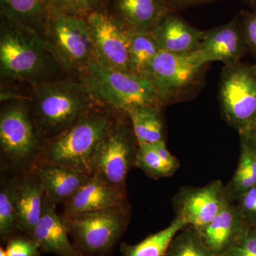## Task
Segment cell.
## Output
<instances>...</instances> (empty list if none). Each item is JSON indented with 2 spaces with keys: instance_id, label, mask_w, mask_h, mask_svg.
Segmentation results:
<instances>
[{
  "instance_id": "23",
  "label": "cell",
  "mask_w": 256,
  "mask_h": 256,
  "mask_svg": "<svg viewBox=\"0 0 256 256\" xmlns=\"http://www.w3.org/2000/svg\"><path fill=\"white\" fill-rule=\"evenodd\" d=\"M186 226L182 220L175 218L168 227L137 244H121V254L122 256H165L176 234Z\"/></svg>"
},
{
  "instance_id": "13",
  "label": "cell",
  "mask_w": 256,
  "mask_h": 256,
  "mask_svg": "<svg viewBox=\"0 0 256 256\" xmlns=\"http://www.w3.org/2000/svg\"><path fill=\"white\" fill-rule=\"evenodd\" d=\"M240 18L236 16L228 23L204 32L198 50L207 64L222 62L225 64L240 60L246 50Z\"/></svg>"
},
{
  "instance_id": "31",
  "label": "cell",
  "mask_w": 256,
  "mask_h": 256,
  "mask_svg": "<svg viewBox=\"0 0 256 256\" xmlns=\"http://www.w3.org/2000/svg\"><path fill=\"white\" fill-rule=\"evenodd\" d=\"M234 202L246 226H256V186L244 192Z\"/></svg>"
},
{
  "instance_id": "8",
  "label": "cell",
  "mask_w": 256,
  "mask_h": 256,
  "mask_svg": "<svg viewBox=\"0 0 256 256\" xmlns=\"http://www.w3.org/2000/svg\"><path fill=\"white\" fill-rule=\"evenodd\" d=\"M206 64L198 50L185 54L161 50L141 76L150 82L166 106L185 98L196 88Z\"/></svg>"
},
{
  "instance_id": "16",
  "label": "cell",
  "mask_w": 256,
  "mask_h": 256,
  "mask_svg": "<svg viewBox=\"0 0 256 256\" xmlns=\"http://www.w3.org/2000/svg\"><path fill=\"white\" fill-rule=\"evenodd\" d=\"M56 206L44 194L40 220L32 234L42 252L58 256H82L69 238L68 230Z\"/></svg>"
},
{
  "instance_id": "10",
  "label": "cell",
  "mask_w": 256,
  "mask_h": 256,
  "mask_svg": "<svg viewBox=\"0 0 256 256\" xmlns=\"http://www.w3.org/2000/svg\"><path fill=\"white\" fill-rule=\"evenodd\" d=\"M220 111L230 127L244 132L256 121V70L238 60L225 64L220 82Z\"/></svg>"
},
{
  "instance_id": "1",
  "label": "cell",
  "mask_w": 256,
  "mask_h": 256,
  "mask_svg": "<svg viewBox=\"0 0 256 256\" xmlns=\"http://www.w3.org/2000/svg\"><path fill=\"white\" fill-rule=\"evenodd\" d=\"M62 69L40 34L1 15L2 82H25L32 87L56 79ZM63 72V70H62Z\"/></svg>"
},
{
  "instance_id": "19",
  "label": "cell",
  "mask_w": 256,
  "mask_h": 256,
  "mask_svg": "<svg viewBox=\"0 0 256 256\" xmlns=\"http://www.w3.org/2000/svg\"><path fill=\"white\" fill-rule=\"evenodd\" d=\"M16 220L18 232L32 237L43 210L44 190L34 170L18 175Z\"/></svg>"
},
{
  "instance_id": "37",
  "label": "cell",
  "mask_w": 256,
  "mask_h": 256,
  "mask_svg": "<svg viewBox=\"0 0 256 256\" xmlns=\"http://www.w3.org/2000/svg\"><path fill=\"white\" fill-rule=\"evenodd\" d=\"M48 9L60 11V0H42Z\"/></svg>"
},
{
  "instance_id": "36",
  "label": "cell",
  "mask_w": 256,
  "mask_h": 256,
  "mask_svg": "<svg viewBox=\"0 0 256 256\" xmlns=\"http://www.w3.org/2000/svg\"><path fill=\"white\" fill-rule=\"evenodd\" d=\"M166 1L170 6L175 10L178 8H186V6L210 2L216 0H166Z\"/></svg>"
},
{
  "instance_id": "24",
  "label": "cell",
  "mask_w": 256,
  "mask_h": 256,
  "mask_svg": "<svg viewBox=\"0 0 256 256\" xmlns=\"http://www.w3.org/2000/svg\"><path fill=\"white\" fill-rule=\"evenodd\" d=\"M256 186V153L240 140V152L235 173L226 186L232 202L244 192Z\"/></svg>"
},
{
  "instance_id": "32",
  "label": "cell",
  "mask_w": 256,
  "mask_h": 256,
  "mask_svg": "<svg viewBox=\"0 0 256 256\" xmlns=\"http://www.w3.org/2000/svg\"><path fill=\"white\" fill-rule=\"evenodd\" d=\"M222 256H256V226L246 227Z\"/></svg>"
},
{
  "instance_id": "29",
  "label": "cell",
  "mask_w": 256,
  "mask_h": 256,
  "mask_svg": "<svg viewBox=\"0 0 256 256\" xmlns=\"http://www.w3.org/2000/svg\"><path fill=\"white\" fill-rule=\"evenodd\" d=\"M109 0H60V12L85 18L90 13L107 11Z\"/></svg>"
},
{
  "instance_id": "15",
  "label": "cell",
  "mask_w": 256,
  "mask_h": 256,
  "mask_svg": "<svg viewBox=\"0 0 256 256\" xmlns=\"http://www.w3.org/2000/svg\"><path fill=\"white\" fill-rule=\"evenodd\" d=\"M127 191L114 188L96 176L86 182L64 204L62 216L104 210L127 204Z\"/></svg>"
},
{
  "instance_id": "35",
  "label": "cell",
  "mask_w": 256,
  "mask_h": 256,
  "mask_svg": "<svg viewBox=\"0 0 256 256\" xmlns=\"http://www.w3.org/2000/svg\"><path fill=\"white\" fill-rule=\"evenodd\" d=\"M239 134L240 140L256 153V121L244 132Z\"/></svg>"
},
{
  "instance_id": "27",
  "label": "cell",
  "mask_w": 256,
  "mask_h": 256,
  "mask_svg": "<svg viewBox=\"0 0 256 256\" xmlns=\"http://www.w3.org/2000/svg\"><path fill=\"white\" fill-rule=\"evenodd\" d=\"M165 256H218L207 246L196 229L188 226L176 234Z\"/></svg>"
},
{
  "instance_id": "40",
  "label": "cell",
  "mask_w": 256,
  "mask_h": 256,
  "mask_svg": "<svg viewBox=\"0 0 256 256\" xmlns=\"http://www.w3.org/2000/svg\"><path fill=\"white\" fill-rule=\"evenodd\" d=\"M254 67H255V68H256V63L255 65H254Z\"/></svg>"
},
{
  "instance_id": "39",
  "label": "cell",
  "mask_w": 256,
  "mask_h": 256,
  "mask_svg": "<svg viewBox=\"0 0 256 256\" xmlns=\"http://www.w3.org/2000/svg\"><path fill=\"white\" fill-rule=\"evenodd\" d=\"M247 1L249 4L254 6L255 9H256V0H247Z\"/></svg>"
},
{
  "instance_id": "9",
  "label": "cell",
  "mask_w": 256,
  "mask_h": 256,
  "mask_svg": "<svg viewBox=\"0 0 256 256\" xmlns=\"http://www.w3.org/2000/svg\"><path fill=\"white\" fill-rule=\"evenodd\" d=\"M137 139L127 114L118 111L101 140L92 162V176L119 190H126L128 173L134 166Z\"/></svg>"
},
{
  "instance_id": "22",
  "label": "cell",
  "mask_w": 256,
  "mask_h": 256,
  "mask_svg": "<svg viewBox=\"0 0 256 256\" xmlns=\"http://www.w3.org/2000/svg\"><path fill=\"white\" fill-rule=\"evenodd\" d=\"M0 6L2 16L42 36L48 16V8L42 0H0Z\"/></svg>"
},
{
  "instance_id": "18",
  "label": "cell",
  "mask_w": 256,
  "mask_h": 256,
  "mask_svg": "<svg viewBox=\"0 0 256 256\" xmlns=\"http://www.w3.org/2000/svg\"><path fill=\"white\" fill-rule=\"evenodd\" d=\"M173 10L166 0H109L107 11L128 28L151 31Z\"/></svg>"
},
{
  "instance_id": "34",
  "label": "cell",
  "mask_w": 256,
  "mask_h": 256,
  "mask_svg": "<svg viewBox=\"0 0 256 256\" xmlns=\"http://www.w3.org/2000/svg\"><path fill=\"white\" fill-rule=\"evenodd\" d=\"M151 144H152L153 148H154L162 159L164 160L165 162L170 163V164L180 166V162H178V158L172 156V154L168 150L165 142H159Z\"/></svg>"
},
{
  "instance_id": "11",
  "label": "cell",
  "mask_w": 256,
  "mask_h": 256,
  "mask_svg": "<svg viewBox=\"0 0 256 256\" xmlns=\"http://www.w3.org/2000/svg\"><path fill=\"white\" fill-rule=\"evenodd\" d=\"M92 34L95 58L109 68L131 72L129 28L108 11H97L85 18Z\"/></svg>"
},
{
  "instance_id": "4",
  "label": "cell",
  "mask_w": 256,
  "mask_h": 256,
  "mask_svg": "<svg viewBox=\"0 0 256 256\" xmlns=\"http://www.w3.org/2000/svg\"><path fill=\"white\" fill-rule=\"evenodd\" d=\"M80 82L98 105L120 112L140 106H165L142 76L109 68L96 58Z\"/></svg>"
},
{
  "instance_id": "38",
  "label": "cell",
  "mask_w": 256,
  "mask_h": 256,
  "mask_svg": "<svg viewBox=\"0 0 256 256\" xmlns=\"http://www.w3.org/2000/svg\"><path fill=\"white\" fill-rule=\"evenodd\" d=\"M0 256H8L6 250L2 247L0 248Z\"/></svg>"
},
{
  "instance_id": "25",
  "label": "cell",
  "mask_w": 256,
  "mask_h": 256,
  "mask_svg": "<svg viewBox=\"0 0 256 256\" xmlns=\"http://www.w3.org/2000/svg\"><path fill=\"white\" fill-rule=\"evenodd\" d=\"M18 175L3 178L0 186V238L8 240L18 232L16 220V191Z\"/></svg>"
},
{
  "instance_id": "6",
  "label": "cell",
  "mask_w": 256,
  "mask_h": 256,
  "mask_svg": "<svg viewBox=\"0 0 256 256\" xmlns=\"http://www.w3.org/2000/svg\"><path fill=\"white\" fill-rule=\"evenodd\" d=\"M42 36L47 50L64 73L80 80L95 58L92 34L86 18L48 9Z\"/></svg>"
},
{
  "instance_id": "28",
  "label": "cell",
  "mask_w": 256,
  "mask_h": 256,
  "mask_svg": "<svg viewBox=\"0 0 256 256\" xmlns=\"http://www.w3.org/2000/svg\"><path fill=\"white\" fill-rule=\"evenodd\" d=\"M134 166L153 178H170L180 168L162 159L151 144H139Z\"/></svg>"
},
{
  "instance_id": "12",
  "label": "cell",
  "mask_w": 256,
  "mask_h": 256,
  "mask_svg": "<svg viewBox=\"0 0 256 256\" xmlns=\"http://www.w3.org/2000/svg\"><path fill=\"white\" fill-rule=\"evenodd\" d=\"M228 198L226 186L220 180L201 188L182 186L173 198L175 218L201 230L214 218Z\"/></svg>"
},
{
  "instance_id": "26",
  "label": "cell",
  "mask_w": 256,
  "mask_h": 256,
  "mask_svg": "<svg viewBox=\"0 0 256 256\" xmlns=\"http://www.w3.org/2000/svg\"><path fill=\"white\" fill-rule=\"evenodd\" d=\"M161 48L152 31H140L129 28V54L134 74L141 75Z\"/></svg>"
},
{
  "instance_id": "30",
  "label": "cell",
  "mask_w": 256,
  "mask_h": 256,
  "mask_svg": "<svg viewBox=\"0 0 256 256\" xmlns=\"http://www.w3.org/2000/svg\"><path fill=\"white\" fill-rule=\"evenodd\" d=\"M8 256H40L42 252L34 239L28 236H12L6 240Z\"/></svg>"
},
{
  "instance_id": "33",
  "label": "cell",
  "mask_w": 256,
  "mask_h": 256,
  "mask_svg": "<svg viewBox=\"0 0 256 256\" xmlns=\"http://www.w3.org/2000/svg\"><path fill=\"white\" fill-rule=\"evenodd\" d=\"M239 18L246 46L256 57V9L242 12Z\"/></svg>"
},
{
  "instance_id": "2",
  "label": "cell",
  "mask_w": 256,
  "mask_h": 256,
  "mask_svg": "<svg viewBox=\"0 0 256 256\" xmlns=\"http://www.w3.org/2000/svg\"><path fill=\"white\" fill-rule=\"evenodd\" d=\"M118 112L100 105L86 111L64 132L44 142L38 163L60 165L92 176V158Z\"/></svg>"
},
{
  "instance_id": "20",
  "label": "cell",
  "mask_w": 256,
  "mask_h": 256,
  "mask_svg": "<svg viewBox=\"0 0 256 256\" xmlns=\"http://www.w3.org/2000/svg\"><path fill=\"white\" fill-rule=\"evenodd\" d=\"M32 170L41 178L45 196L55 206L64 204L90 178L76 170L46 163H38Z\"/></svg>"
},
{
  "instance_id": "7",
  "label": "cell",
  "mask_w": 256,
  "mask_h": 256,
  "mask_svg": "<svg viewBox=\"0 0 256 256\" xmlns=\"http://www.w3.org/2000/svg\"><path fill=\"white\" fill-rule=\"evenodd\" d=\"M69 237L82 256H104L112 250L130 220L129 204L62 216Z\"/></svg>"
},
{
  "instance_id": "5",
  "label": "cell",
  "mask_w": 256,
  "mask_h": 256,
  "mask_svg": "<svg viewBox=\"0 0 256 256\" xmlns=\"http://www.w3.org/2000/svg\"><path fill=\"white\" fill-rule=\"evenodd\" d=\"M43 140L32 118L30 101L3 102L0 112V151L2 171L20 175L40 160Z\"/></svg>"
},
{
  "instance_id": "14",
  "label": "cell",
  "mask_w": 256,
  "mask_h": 256,
  "mask_svg": "<svg viewBox=\"0 0 256 256\" xmlns=\"http://www.w3.org/2000/svg\"><path fill=\"white\" fill-rule=\"evenodd\" d=\"M162 50L176 54L196 52L203 38L204 32L188 24L172 10L151 30Z\"/></svg>"
},
{
  "instance_id": "17",
  "label": "cell",
  "mask_w": 256,
  "mask_h": 256,
  "mask_svg": "<svg viewBox=\"0 0 256 256\" xmlns=\"http://www.w3.org/2000/svg\"><path fill=\"white\" fill-rule=\"evenodd\" d=\"M246 228L238 208L228 198L214 218L198 232L210 250L216 255L222 256Z\"/></svg>"
},
{
  "instance_id": "21",
  "label": "cell",
  "mask_w": 256,
  "mask_h": 256,
  "mask_svg": "<svg viewBox=\"0 0 256 256\" xmlns=\"http://www.w3.org/2000/svg\"><path fill=\"white\" fill-rule=\"evenodd\" d=\"M162 110L156 106H140L124 112L130 120L138 144L165 142Z\"/></svg>"
},
{
  "instance_id": "3",
  "label": "cell",
  "mask_w": 256,
  "mask_h": 256,
  "mask_svg": "<svg viewBox=\"0 0 256 256\" xmlns=\"http://www.w3.org/2000/svg\"><path fill=\"white\" fill-rule=\"evenodd\" d=\"M34 122L44 142L68 129L86 111L97 106L80 80L56 78L32 87Z\"/></svg>"
}]
</instances>
